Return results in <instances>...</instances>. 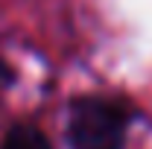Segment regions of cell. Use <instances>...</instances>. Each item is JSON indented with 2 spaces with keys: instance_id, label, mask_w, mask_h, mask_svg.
I'll use <instances>...</instances> for the list:
<instances>
[{
  "instance_id": "cell-1",
  "label": "cell",
  "mask_w": 152,
  "mask_h": 149,
  "mask_svg": "<svg viewBox=\"0 0 152 149\" xmlns=\"http://www.w3.org/2000/svg\"><path fill=\"white\" fill-rule=\"evenodd\" d=\"M129 111L105 96H79L70 105L67 137L73 149H123Z\"/></svg>"
},
{
  "instance_id": "cell-2",
  "label": "cell",
  "mask_w": 152,
  "mask_h": 149,
  "mask_svg": "<svg viewBox=\"0 0 152 149\" xmlns=\"http://www.w3.org/2000/svg\"><path fill=\"white\" fill-rule=\"evenodd\" d=\"M0 149H53L35 126H12L0 140Z\"/></svg>"
},
{
  "instance_id": "cell-3",
  "label": "cell",
  "mask_w": 152,
  "mask_h": 149,
  "mask_svg": "<svg viewBox=\"0 0 152 149\" xmlns=\"http://www.w3.org/2000/svg\"><path fill=\"white\" fill-rule=\"evenodd\" d=\"M9 82H12V73H9V67L0 61V93L6 91V85H9Z\"/></svg>"
}]
</instances>
